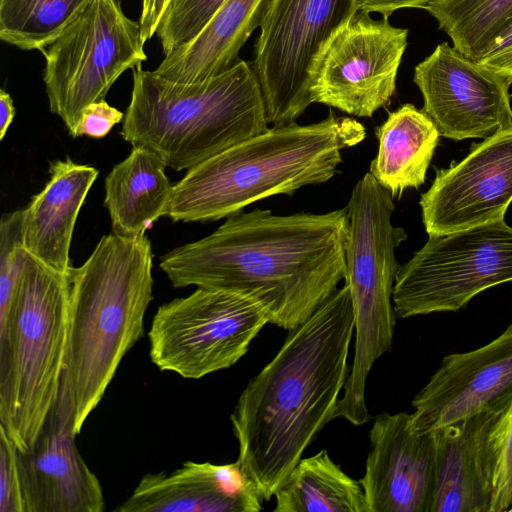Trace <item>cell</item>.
Listing matches in <instances>:
<instances>
[{
	"label": "cell",
	"mask_w": 512,
	"mask_h": 512,
	"mask_svg": "<svg viewBox=\"0 0 512 512\" xmlns=\"http://www.w3.org/2000/svg\"><path fill=\"white\" fill-rule=\"evenodd\" d=\"M348 225L347 207L285 216L242 210L210 235L163 255L159 267L175 288L247 295L268 309L271 324L289 331L344 279Z\"/></svg>",
	"instance_id": "6da1fadb"
},
{
	"label": "cell",
	"mask_w": 512,
	"mask_h": 512,
	"mask_svg": "<svg viewBox=\"0 0 512 512\" xmlns=\"http://www.w3.org/2000/svg\"><path fill=\"white\" fill-rule=\"evenodd\" d=\"M354 316L344 284L289 330L230 416L237 461L269 501L334 413L348 374Z\"/></svg>",
	"instance_id": "7a4b0ae2"
},
{
	"label": "cell",
	"mask_w": 512,
	"mask_h": 512,
	"mask_svg": "<svg viewBox=\"0 0 512 512\" xmlns=\"http://www.w3.org/2000/svg\"><path fill=\"white\" fill-rule=\"evenodd\" d=\"M153 252L147 236L101 237L68 272V336L58 396L46 427L77 436L116 371L144 333L153 299Z\"/></svg>",
	"instance_id": "3957f363"
},
{
	"label": "cell",
	"mask_w": 512,
	"mask_h": 512,
	"mask_svg": "<svg viewBox=\"0 0 512 512\" xmlns=\"http://www.w3.org/2000/svg\"><path fill=\"white\" fill-rule=\"evenodd\" d=\"M365 136L360 122L332 112L317 123L272 126L187 170L173 185L167 216L174 222L214 221L258 200L327 182L342 150Z\"/></svg>",
	"instance_id": "277c9868"
},
{
	"label": "cell",
	"mask_w": 512,
	"mask_h": 512,
	"mask_svg": "<svg viewBox=\"0 0 512 512\" xmlns=\"http://www.w3.org/2000/svg\"><path fill=\"white\" fill-rule=\"evenodd\" d=\"M132 76L121 136L176 171L189 170L269 129L257 75L242 59L193 82L172 81L141 65L132 69Z\"/></svg>",
	"instance_id": "5b68a950"
},
{
	"label": "cell",
	"mask_w": 512,
	"mask_h": 512,
	"mask_svg": "<svg viewBox=\"0 0 512 512\" xmlns=\"http://www.w3.org/2000/svg\"><path fill=\"white\" fill-rule=\"evenodd\" d=\"M69 282L27 253L0 318V428L20 452L36 443L55 407L68 336Z\"/></svg>",
	"instance_id": "8992f818"
},
{
	"label": "cell",
	"mask_w": 512,
	"mask_h": 512,
	"mask_svg": "<svg viewBox=\"0 0 512 512\" xmlns=\"http://www.w3.org/2000/svg\"><path fill=\"white\" fill-rule=\"evenodd\" d=\"M346 207L344 280L353 309L355 344L334 418L361 426L371 419L365 399L368 375L393 342L396 314L392 296L400 269L395 250L407 234L392 224L393 197L370 172L356 183Z\"/></svg>",
	"instance_id": "52a82bcc"
},
{
	"label": "cell",
	"mask_w": 512,
	"mask_h": 512,
	"mask_svg": "<svg viewBox=\"0 0 512 512\" xmlns=\"http://www.w3.org/2000/svg\"><path fill=\"white\" fill-rule=\"evenodd\" d=\"M139 21L119 0H92L41 53L50 111L73 137L83 110L105 100L114 82L147 59Z\"/></svg>",
	"instance_id": "ba28073f"
},
{
	"label": "cell",
	"mask_w": 512,
	"mask_h": 512,
	"mask_svg": "<svg viewBox=\"0 0 512 512\" xmlns=\"http://www.w3.org/2000/svg\"><path fill=\"white\" fill-rule=\"evenodd\" d=\"M358 11L357 0H270L252 62L268 124H291L312 104L317 68Z\"/></svg>",
	"instance_id": "9c48e42d"
},
{
	"label": "cell",
	"mask_w": 512,
	"mask_h": 512,
	"mask_svg": "<svg viewBox=\"0 0 512 512\" xmlns=\"http://www.w3.org/2000/svg\"><path fill=\"white\" fill-rule=\"evenodd\" d=\"M270 321L268 309L247 295L198 287L158 307L149 357L161 371L200 379L238 362Z\"/></svg>",
	"instance_id": "30bf717a"
},
{
	"label": "cell",
	"mask_w": 512,
	"mask_h": 512,
	"mask_svg": "<svg viewBox=\"0 0 512 512\" xmlns=\"http://www.w3.org/2000/svg\"><path fill=\"white\" fill-rule=\"evenodd\" d=\"M512 281V227L493 221L443 235L400 266L393 307L400 318L458 311L478 293Z\"/></svg>",
	"instance_id": "8fae6325"
},
{
	"label": "cell",
	"mask_w": 512,
	"mask_h": 512,
	"mask_svg": "<svg viewBox=\"0 0 512 512\" xmlns=\"http://www.w3.org/2000/svg\"><path fill=\"white\" fill-rule=\"evenodd\" d=\"M408 30L358 11L328 46L314 75L312 103L372 117L396 89Z\"/></svg>",
	"instance_id": "7c38bea8"
},
{
	"label": "cell",
	"mask_w": 512,
	"mask_h": 512,
	"mask_svg": "<svg viewBox=\"0 0 512 512\" xmlns=\"http://www.w3.org/2000/svg\"><path fill=\"white\" fill-rule=\"evenodd\" d=\"M423 111L441 136L452 140L487 138L512 126V80L439 44L414 70Z\"/></svg>",
	"instance_id": "4fadbf2b"
},
{
	"label": "cell",
	"mask_w": 512,
	"mask_h": 512,
	"mask_svg": "<svg viewBox=\"0 0 512 512\" xmlns=\"http://www.w3.org/2000/svg\"><path fill=\"white\" fill-rule=\"evenodd\" d=\"M512 202V126L472 145L469 154L437 170L419 204L428 235L503 220Z\"/></svg>",
	"instance_id": "5bb4252c"
},
{
	"label": "cell",
	"mask_w": 512,
	"mask_h": 512,
	"mask_svg": "<svg viewBox=\"0 0 512 512\" xmlns=\"http://www.w3.org/2000/svg\"><path fill=\"white\" fill-rule=\"evenodd\" d=\"M512 396V324L477 349L445 356L412 401L414 428L429 434L498 411Z\"/></svg>",
	"instance_id": "9a60e30c"
},
{
	"label": "cell",
	"mask_w": 512,
	"mask_h": 512,
	"mask_svg": "<svg viewBox=\"0 0 512 512\" xmlns=\"http://www.w3.org/2000/svg\"><path fill=\"white\" fill-rule=\"evenodd\" d=\"M370 451L359 480L367 512H430L434 475L431 434L411 414L383 412L369 432Z\"/></svg>",
	"instance_id": "2e32d148"
},
{
	"label": "cell",
	"mask_w": 512,
	"mask_h": 512,
	"mask_svg": "<svg viewBox=\"0 0 512 512\" xmlns=\"http://www.w3.org/2000/svg\"><path fill=\"white\" fill-rule=\"evenodd\" d=\"M255 483L238 461H186L171 472L147 473L115 512H258Z\"/></svg>",
	"instance_id": "e0dca14e"
},
{
	"label": "cell",
	"mask_w": 512,
	"mask_h": 512,
	"mask_svg": "<svg viewBox=\"0 0 512 512\" xmlns=\"http://www.w3.org/2000/svg\"><path fill=\"white\" fill-rule=\"evenodd\" d=\"M75 437L46 427L31 449L17 450L24 512L104 511L101 484Z\"/></svg>",
	"instance_id": "ac0fdd59"
},
{
	"label": "cell",
	"mask_w": 512,
	"mask_h": 512,
	"mask_svg": "<svg viewBox=\"0 0 512 512\" xmlns=\"http://www.w3.org/2000/svg\"><path fill=\"white\" fill-rule=\"evenodd\" d=\"M493 416L478 414L429 433L434 448L430 512L490 511L486 442Z\"/></svg>",
	"instance_id": "d6986e66"
},
{
	"label": "cell",
	"mask_w": 512,
	"mask_h": 512,
	"mask_svg": "<svg viewBox=\"0 0 512 512\" xmlns=\"http://www.w3.org/2000/svg\"><path fill=\"white\" fill-rule=\"evenodd\" d=\"M50 179L23 209L24 246L30 255L67 275L77 216L98 170L70 158L51 163Z\"/></svg>",
	"instance_id": "ffe728a7"
},
{
	"label": "cell",
	"mask_w": 512,
	"mask_h": 512,
	"mask_svg": "<svg viewBox=\"0 0 512 512\" xmlns=\"http://www.w3.org/2000/svg\"><path fill=\"white\" fill-rule=\"evenodd\" d=\"M270 0H225L192 40L164 55L154 71L179 82H193L222 73L236 64L239 52L260 27Z\"/></svg>",
	"instance_id": "44dd1931"
},
{
	"label": "cell",
	"mask_w": 512,
	"mask_h": 512,
	"mask_svg": "<svg viewBox=\"0 0 512 512\" xmlns=\"http://www.w3.org/2000/svg\"><path fill=\"white\" fill-rule=\"evenodd\" d=\"M166 163L152 151L133 147L106 176L104 205L112 232L125 237L144 235L153 223L167 216L173 185Z\"/></svg>",
	"instance_id": "7402d4cb"
},
{
	"label": "cell",
	"mask_w": 512,
	"mask_h": 512,
	"mask_svg": "<svg viewBox=\"0 0 512 512\" xmlns=\"http://www.w3.org/2000/svg\"><path fill=\"white\" fill-rule=\"evenodd\" d=\"M375 134L378 152L369 172L377 182L392 197L421 186L440 136L430 117L414 105L404 104L389 113Z\"/></svg>",
	"instance_id": "603a6c76"
},
{
	"label": "cell",
	"mask_w": 512,
	"mask_h": 512,
	"mask_svg": "<svg viewBox=\"0 0 512 512\" xmlns=\"http://www.w3.org/2000/svg\"><path fill=\"white\" fill-rule=\"evenodd\" d=\"M274 512H367L359 481L323 449L301 458L274 494Z\"/></svg>",
	"instance_id": "cb8c5ba5"
},
{
	"label": "cell",
	"mask_w": 512,
	"mask_h": 512,
	"mask_svg": "<svg viewBox=\"0 0 512 512\" xmlns=\"http://www.w3.org/2000/svg\"><path fill=\"white\" fill-rule=\"evenodd\" d=\"M92 0H0V38L24 51H42Z\"/></svg>",
	"instance_id": "d4e9b609"
},
{
	"label": "cell",
	"mask_w": 512,
	"mask_h": 512,
	"mask_svg": "<svg viewBox=\"0 0 512 512\" xmlns=\"http://www.w3.org/2000/svg\"><path fill=\"white\" fill-rule=\"evenodd\" d=\"M425 10L453 47L473 60L512 21V0H436Z\"/></svg>",
	"instance_id": "484cf974"
},
{
	"label": "cell",
	"mask_w": 512,
	"mask_h": 512,
	"mask_svg": "<svg viewBox=\"0 0 512 512\" xmlns=\"http://www.w3.org/2000/svg\"><path fill=\"white\" fill-rule=\"evenodd\" d=\"M487 470L492 487L489 512L512 506V396L496 412L486 442Z\"/></svg>",
	"instance_id": "4316f807"
},
{
	"label": "cell",
	"mask_w": 512,
	"mask_h": 512,
	"mask_svg": "<svg viewBox=\"0 0 512 512\" xmlns=\"http://www.w3.org/2000/svg\"><path fill=\"white\" fill-rule=\"evenodd\" d=\"M225 0H169L156 29L164 55L196 37Z\"/></svg>",
	"instance_id": "83f0119b"
},
{
	"label": "cell",
	"mask_w": 512,
	"mask_h": 512,
	"mask_svg": "<svg viewBox=\"0 0 512 512\" xmlns=\"http://www.w3.org/2000/svg\"><path fill=\"white\" fill-rule=\"evenodd\" d=\"M26 255L23 210L3 214L0 222V318L8 311Z\"/></svg>",
	"instance_id": "f1b7e54d"
},
{
	"label": "cell",
	"mask_w": 512,
	"mask_h": 512,
	"mask_svg": "<svg viewBox=\"0 0 512 512\" xmlns=\"http://www.w3.org/2000/svg\"><path fill=\"white\" fill-rule=\"evenodd\" d=\"M0 512H24L17 448L0 428Z\"/></svg>",
	"instance_id": "f546056e"
},
{
	"label": "cell",
	"mask_w": 512,
	"mask_h": 512,
	"mask_svg": "<svg viewBox=\"0 0 512 512\" xmlns=\"http://www.w3.org/2000/svg\"><path fill=\"white\" fill-rule=\"evenodd\" d=\"M124 116L121 111L109 105L105 100L93 102L83 110L73 137L102 138L116 124L124 120Z\"/></svg>",
	"instance_id": "4dcf8cb0"
},
{
	"label": "cell",
	"mask_w": 512,
	"mask_h": 512,
	"mask_svg": "<svg viewBox=\"0 0 512 512\" xmlns=\"http://www.w3.org/2000/svg\"><path fill=\"white\" fill-rule=\"evenodd\" d=\"M475 61L512 80V21L485 46Z\"/></svg>",
	"instance_id": "1f68e13d"
},
{
	"label": "cell",
	"mask_w": 512,
	"mask_h": 512,
	"mask_svg": "<svg viewBox=\"0 0 512 512\" xmlns=\"http://www.w3.org/2000/svg\"><path fill=\"white\" fill-rule=\"evenodd\" d=\"M436 0H357L358 10L367 14L379 13L389 18L395 11L405 8L425 9Z\"/></svg>",
	"instance_id": "d6a6232c"
},
{
	"label": "cell",
	"mask_w": 512,
	"mask_h": 512,
	"mask_svg": "<svg viewBox=\"0 0 512 512\" xmlns=\"http://www.w3.org/2000/svg\"><path fill=\"white\" fill-rule=\"evenodd\" d=\"M15 107L11 95L4 89L0 90V140H3L15 117Z\"/></svg>",
	"instance_id": "836d02e7"
},
{
	"label": "cell",
	"mask_w": 512,
	"mask_h": 512,
	"mask_svg": "<svg viewBox=\"0 0 512 512\" xmlns=\"http://www.w3.org/2000/svg\"><path fill=\"white\" fill-rule=\"evenodd\" d=\"M168 1L169 0H154L150 11V16L154 19L160 18Z\"/></svg>",
	"instance_id": "e575fe53"
},
{
	"label": "cell",
	"mask_w": 512,
	"mask_h": 512,
	"mask_svg": "<svg viewBox=\"0 0 512 512\" xmlns=\"http://www.w3.org/2000/svg\"><path fill=\"white\" fill-rule=\"evenodd\" d=\"M154 0H142L139 23L142 25L148 18Z\"/></svg>",
	"instance_id": "d590c367"
},
{
	"label": "cell",
	"mask_w": 512,
	"mask_h": 512,
	"mask_svg": "<svg viewBox=\"0 0 512 512\" xmlns=\"http://www.w3.org/2000/svg\"><path fill=\"white\" fill-rule=\"evenodd\" d=\"M509 511H512V506H511V508L509 509Z\"/></svg>",
	"instance_id": "8d00e7d4"
}]
</instances>
